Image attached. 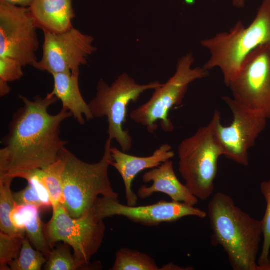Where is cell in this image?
<instances>
[{"mask_svg":"<svg viewBox=\"0 0 270 270\" xmlns=\"http://www.w3.org/2000/svg\"><path fill=\"white\" fill-rule=\"evenodd\" d=\"M19 96L23 106L14 113L0 141V176L14 178L20 172L43 169L58 159L67 144L60 138V127L72 114L64 108L54 115L48 112L56 97L49 93L33 100Z\"/></svg>","mask_w":270,"mask_h":270,"instance_id":"1","label":"cell"},{"mask_svg":"<svg viewBox=\"0 0 270 270\" xmlns=\"http://www.w3.org/2000/svg\"><path fill=\"white\" fill-rule=\"evenodd\" d=\"M212 244L220 245L234 270H260L256 262L262 231L261 221L252 217L222 192L208 204Z\"/></svg>","mask_w":270,"mask_h":270,"instance_id":"2","label":"cell"},{"mask_svg":"<svg viewBox=\"0 0 270 270\" xmlns=\"http://www.w3.org/2000/svg\"><path fill=\"white\" fill-rule=\"evenodd\" d=\"M200 44L210 54L203 68H219L228 86L245 58L258 46L270 44V0H263L248 27L239 21L228 32L217 34Z\"/></svg>","mask_w":270,"mask_h":270,"instance_id":"3","label":"cell"},{"mask_svg":"<svg viewBox=\"0 0 270 270\" xmlns=\"http://www.w3.org/2000/svg\"><path fill=\"white\" fill-rule=\"evenodd\" d=\"M112 141L110 138L106 140L102 157L96 163L80 160L66 147L60 151L58 158L64 162L62 174L64 206L72 217L78 218L90 210L100 196L118 198V194L112 189L108 174L112 162Z\"/></svg>","mask_w":270,"mask_h":270,"instance_id":"4","label":"cell"},{"mask_svg":"<svg viewBox=\"0 0 270 270\" xmlns=\"http://www.w3.org/2000/svg\"><path fill=\"white\" fill-rule=\"evenodd\" d=\"M178 171L190 192L204 201L212 195L219 158L224 150L216 134L212 119L178 146Z\"/></svg>","mask_w":270,"mask_h":270,"instance_id":"5","label":"cell"},{"mask_svg":"<svg viewBox=\"0 0 270 270\" xmlns=\"http://www.w3.org/2000/svg\"><path fill=\"white\" fill-rule=\"evenodd\" d=\"M194 61L192 53L180 58L174 74L165 84L154 90L149 100L130 112L132 120L143 126L151 134H154L158 128V121L164 132H172L174 128L168 117L170 111L182 102L192 82L209 74L208 70L203 66L192 68Z\"/></svg>","mask_w":270,"mask_h":270,"instance_id":"6","label":"cell"},{"mask_svg":"<svg viewBox=\"0 0 270 270\" xmlns=\"http://www.w3.org/2000/svg\"><path fill=\"white\" fill-rule=\"evenodd\" d=\"M162 84L158 82L140 84L126 73L120 74L110 86L99 80L96 96L88 104L94 118H107L108 138L116 140L122 151L128 152L132 147V136L124 129L128 104L136 102L144 92Z\"/></svg>","mask_w":270,"mask_h":270,"instance_id":"7","label":"cell"},{"mask_svg":"<svg viewBox=\"0 0 270 270\" xmlns=\"http://www.w3.org/2000/svg\"><path fill=\"white\" fill-rule=\"evenodd\" d=\"M52 215L44 224L46 240L52 249L58 242L68 244L76 258L89 268L92 256L100 249L106 226L92 208L77 218L72 217L64 206L58 204L52 207Z\"/></svg>","mask_w":270,"mask_h":270,"instance_id":"8","label":"cell"},{"mask_svg":"<svg viewBox=\"0 0 270 270\" xmlns=\"http://www.w3.org/2000/svg\"><path fill=\"white\" fill-rule=\"evenodd\" d=\"M222 99L230 108L233 120L228 126L221 122L219 111L214 112L212 120L217 138L224 150V156L238 164L248 166L249 150L266 127L268 120L262 114L241 105L232 98Z\"/></svg>","mask_w":270,"mask_h":270,"instance_id":"9","label":"cell"},{"mask_svg":"<svg viewBox=\"0 0 270 270\" xmlns=\"http://www.w3.org/2000/svg\"><path fill=\"white\" fill-rule=\"evenodd\" d=\"M228 87L238 103L270 118V44L245 58Z\"/></svg>","mask_w":270,"mask_h":270,"instance_id":"10","label":"cell"},{"mask_svg":"<svg viewBox=\"0 0 270 270\" xmlns=\"http://www.w3.org/2000/svg\"><path fill=\"white\" fill-rule=\"evenodd\" d=\"M37 28L29 8L0 0V57L34 66L39 47Z\"/></svg>","mask_w":270,"mask_h":270,"instance_id":"11","label":"cell"},{"mask_svg":"<svg viewBox=\"0 0 270 270\" xmlns=\"http://www.w3.org/2000/svg\"><path fill=\"white\" fill-rule=\"evenodd\" d=\"M43 54L34 67L54 74L80 72L96 51L94 38L72 28L62 33L44 32Z\"/></svg>","mask_w":270,"mask_h":270,"instance_id":"12","label":"cell"},{"mask_svg":"<svg viewBox=\"0 0 270 270\" xmlns=\"http://www.w3.org/2000/svg\"><path fill=\"white\" fill-rule=\"evenodd\" d=\"M95 216L103 220L113 216H122L136 223L156 226L164 222H172L188 216L204 218L207 212L189 204L160 200L145 206H130L120 202L118 198L98 197L92 207Z\"/></svg>","mask_w":270,"mask_h":270,"instance_id":"13","label":"cell"},{"mask_svg":"<svg viewBox=\"0 0 270 270\" xmlns=\"http://www.w3.org/2000/svg\"><path fill=\"white\" fill-rule=\"evenodd\" d=\"M110 152L112 158V166L122 178L127 205L130 206H136L138 200V196L132 189V182L136 176L144 170L160 166L174 156L172 146L168 144L162 145L152 155L146 157L130 155L112 146Z\"/></svg>","mask_w":270,"mask_h":270,"instance_id":"14","label":"cell"},{"mask_svg":"<svg viewBox=\"0 0 270 270\" xmlns=\"http://www.w3.org/2000/svg\"><path fill=\"white\" fill-rule=\"evenodd\" d=\"M142 180L145 183L152 182V184L150 186H142L138 188L137 196L142 200L150 197L154 193L162 192L170 196L172 201L184 202L193 206L198 202L199 200L186 184L178 180L170 160L145 172Z\"/></svg>","mask_w":270,"mask_h":270,"instance_id":"15","label":"cell"},{"mask_svg":"<svg viewBox=\"0 0 270 270\" xmlns=\"http://www.w3.org/2000/svg\"><path fill=\"white\" fill-rule=\"evenodd\" d=\"M29 8L36 27L44 32L62 33L73 28L72 0H34Z\"/></svg>","mask_w":270,"mask_h":270,"instance_id":"16","label":"cell"},{"mask_svg":"<svg viewBox=\"0 0 270 270\" xmlns=\"http://www.w3.org/2000/svg\"><path fill=\"white\" fill-rule=\"evenodd\" d=\"M80 72H64L52 74L54 88L49 93L60 100L62 108L72 114L80 124H84V117L87 120H92L94 117L88 104L84 101L80 90Z\"/></svg>","mask_w":270,"mask_h":270,"instance_id":"17","label":"cell"},{"mask_svg":"<svg viewBox=\"0 0 270 270\" xmlns=\"http://www.w3.org/2000/svg\"><path fill=\"white\" fill-rule=\"evenodd\" d=\"M12 178L0 176V232L14 236H25V232L16 228L12 225L10 214L16 204L11 190Z\"/></svg>","mask_w":270,"mask_h":270,"instance_id":"18","label":"cell"},{"mask_svg":"<svg viewBox=\"0 0 270 270\" xmlns=\"http://www.w3.org/2000/svg\"><path fill=\"white\" fill-rule=\"evenodd\" d=\"M110 270H158L154 260L146 253L122 248L116 253Z\"/></svg>","mask_w":270,"mask_h":270,"instance_id":"19","label":"cell"},{"mask_svg":"<svg viewBox=\"0 0 270 270\" xmlns=\"http://www.w3.org/2000/svg\"><path fill=\"white\" fill-rule=\"evenodd\" d=\"M70 246L64 242L56 245L46 256L45 270H86L87 267L77 260L70 252Z\"/></svg>","mask_w":270,"mask_h":270,"instance_id":"20","label":"cell"},{"mask_svg":"<svg viewBox=\"0 0 270 270\" xmlns=\"http://www.w3.org/2000/svg\"><path fill=\"white\" fill-rule=\"evenodd\" d=\"M260 192L266 202L264 214L261 221L263 243L258 260L260 270H269L268 256L270 252V178L260 184Z\"/></svg>","mask_w":270,"mask_h":270,"instance_id":"21","label":"cell"},{"mask_svg":"<svg viewBox=\"0 0 270 270\" xmlns=\"http://www.w3.org/2000/svg\"><path fill=\"white\" fill-rule=\"evenodd\" d=\"M26 236L18 256L10 264L11 270H40L46 262L42 252L34 250Z\"/></svg>","mask_w":270,"mask_h":270,"instance_id":"22","label":"cell"},{"mask_svg":"<svg viewBox=\"0 0 270 270\" xmlns=\"http://www.w3.org/2000/svg\"><path fill=\"white\" fill-rule=\"evenodd\" d=\"M64 168V161L58 158L56 162L42 169L52 200V208L58 204L63 206L65 204L62 180Z\"/></svg>","mask_w":270,"mask_h":270,"instance_id":"23","label":"cell"},{"mask_svg":"<svg viewBox=\"0 0 270 270\" xmlns=\"http://www.w3.org/2000/svg\"><path fill=\"white\" fill-rule=\"evenodd\" d=\"M25 236L10 235L0 232V270H10L8 266L19 256Z\"/></svg>","mask_w":270,"mask_h":270,"instance_id":"24","label":"cell"},{"mask_svg":"<svg viewBox=\"0 0 270 270\" xmlns=\"http://www.w3.org/2000/svg\"><path fill=\"white\" fill-rule=\"evenodd\" d=\"M44 224L38 214L26 224L25 232L35 248L47 256L52 248L46 236Z\"/></svg>","mask_w":270,"mask_h":270,"instance_id":"25","label":"cell"},{"mask_svg":"<svg viewBox=\"0 0 270 270\" xmlns=\"http://www.w3.org/2000/svg\"><path fill=\"white\" fill-rule=\"evenodd\" d=\"M38 207L32 204H15L10 214L12 225L17 230L25 232L26 224L40 214Z\"/></svg>","mask_w":270,"mask_h":270,"instance_id":"26","label":"cell"},{"mask_svg":"<svg viewBox=\"0 0 270 270\" xmlns=\"http://www.w3.org/2000/svg\"><path fill=\"white\" fill-rule=\"evenodd\" d=\"M22 64L8 57H0V82H11L20 80L24 74Z\"/></svg>","mask_w":270,"mask_h":270,"instance_id":"27","label":"cell"},{"mask_svg":"<svg viewBox=\"0 0 270 270\" xmlns=\"http://www.w3.org/2000/svg\"><path fill=\"white\" fill-rule=\"evenodd\" d=\"M13 198L16 204H32L44 208L36 188L30 184L22 190L13 192Z\"/></svg>","mask_w":270,"mask_h":270,"instance_id":"28","label":"cell"},{"mask_svg":"<svg viewBox=\"0 0 270 270\" xmlns=\"http://www.w3.org/2000/svg\"><path fill=\"white\" fill-rule=\"evenodd\" d=\"M14 6L24 8H29L34 0H0Z\"/></svg>","mask_w":270,"mask_h":270,"instance_id":"29","label":"cell"},{"mask_svg":"<svg viewBox=\"0 0 270 270\" xmlns=\"http://www.w3.org/2000/svg\"><path fill=\"white\" fill-rule=\"evenodd\" d=\"M192 268H182L180 266H178L176 264H168L164 266L161 268L160 270H192Z\"/></svg>","mask_w":270,"mask_h":270,"instance_id":"30","label":"cell"},{"mask_svg":"<svg viewBox=\"0 0 270 270\" xmlns=\"http://www.w3.org/2000/svg\"><path fill=\"white\" fill-rule=\"evenodd\" d=\"M10 91V88L8 82H0V95L4 96L8 94Z\"/></svg>","mask_w":270,"mask_h":270,"instance_id":"31","label":"cell"},{"mask_svg":"<svg viewBox=\"0 0 270 270\" xmlns=\"http://www.w3.org/2000/svg\"><path fill=\"white\" fill-rule=\"evenodd\" d=\"M246 0H232L233 5L237 8H242L244 6Z\"/></svg>","mask_w":270,"mask_h":270,"instance_id":"32","label":"cell"},{"mask_svg":"<svg viewBox=\"0 0 270 270\" xmlns=\"http://www.w3.org/2000/svg\"><path fill=\"white\" fill-rule=\"evenodd\" d=\"M268 267H269V270H270V252L268 256Z\"/></svg>","mask_w":270,"mask_h":270,"instance_id":"33","label":"cell"}]
</instances>
